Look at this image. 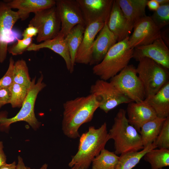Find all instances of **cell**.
<instances>
[{
	"label": "cell",
	"instance_id": "obj_11",
	"mask_svg": "<svg viewBox=\"0 0 169 169\" xmlns=\"http://www.w3.org/2000/svg\"><path fill=\"white\" fill-rule=\"evenodd\" d=\"M133 32L129 37V43L131 48L150 44L156 39L166 35L161 28L156 25L150 16L146 15L134 25Z\"/></svg>",
	"mask_w": 169,
	"mask_h": 169
},
{
	"label": "cell",
	"instance_id": "obj_22",
	"mask_svg": "<svg viewBox=\"0 0 169 169\" xmlns=\"http://www.w3.org/2000/svg\"><path fill=\"white\" fill-rule=\"evenodd\" d=\"M144 101L155 110L158 117H169V81L155 95L146 98Z\"/></svg>",
	"mask_w": 169,
	"mask_h": 169
},
{
	"label": "cell",
	"instance_id": "obj_41",
	"mask_svg": "<svg viewBox=\"0 0 169 169\" xmlns=\"http://www.w3.org/2000/svg\"><path fill=\"white\" fill-rule=\"evenodd\" d=\"M159 169H163V168H162Z\"/></svg>",
	"mask_w": 169,
	"mask_h": 169
},
{
	"label": "cell",
	"instance_id": "obj_16",
	"mask_svg": "<svg viewBox=\"0 0 169 169\" xmlns=\"http://www.w3.org/2000/svg\"><path fill=\"white\" fill-rule=\"evenodd\" d=\"M105 23L94 41L90 65H96L103 59L110 48L117 42L116 36Z\"/></svg>",
	"mask_w": 169,
	"mask_h": 169
},
{
	"label": "cell",
	"instance_id": "obj_9",
	"mask_svg": "<svg viewBox=\"0 0 169 169\" xmlns=\"http://www.w3.org/2000/svg\"><path fill=\"white\" fill-rule=\"evenodd\" d=\"M99 103V108L106 113L123 104L133 101L125 95L110 82L100 79L97 80L90 89Z\"/></svg>",
	"mask_w": 169,
	"mask_h": 169
},
{
	"label": "cell",
	"instance_id": "obj_12",
	"mask_svg": "<svg viewBox=\"0 0 169 169\" xmlns=\"http://www.w3.org/2000/svg\"><path fill=\"white\" fill-rule=\"evenodd\" d=\"M60 19V32L65 37L70 30L79 24L85 25L83 14L77 0H56Z\"/></svg>",
	"mask_w": 169,
	"mask_h": 169
},
{
	"label": "cell",
	"instance_id": "obj_24",
	"mask_svg": "<svg viewBox=\"0 0 169 169\" xmlns=\"http://www.w3.org/2000/svg\"><path fill=\"white\" fill-rule=\"evenodd\" d=\"M166 119L157 117L142 126L139 132L144 147L154 141Z\"/></svg>",
	"mask_w": 169,
	"mask_h": 169
},
{
	"label": "cell",
	"instance_id": "obj_32",
	"mask_svg": "<svg viewBox=\"0 0 169 169\" xmlns=\"http://www.w3.org/2000/svg\"><path fill=\"white\" fill-rule=\"evenodd\" d=\"M17 42L8 48L7 51L13 55L21 54L26 51L32 43V38L20 39H17Z\"/></svg>",
	"mask_w": 169,
	"mask_h": 169
},
{
	"label": "cell",
	"instance_id": "obj_34",
	"mask_svg": "<svg viewBox=\"0 0 169 169\" xmlns=\"http://www.w3.org/2000/svg\"><path fill=\"white\" fill-rule=\"evenodd\" d=\"M11 98V92L10 87L0 89V108L10 103Z\"/></svg>",
	"mask_w": 169,
	"mask_h": 169
},
{
	"label": "cell",
	"instance_id": "obj_1",
	"mask_svg": "<svg viewBox=\"0 0 169 169\" xmlns=\"http://www.w3.org/2000/svg\"><path fill=\"white\" fill-rule=\"evenodd\" d=\"M99 103L93 95L67 100L63 104L62 130L65 135L71 139L80 137L79 128L91 121L99 108Z\"/></svg>",
	"mask_w": 169,
	"mask_h": 169
},
{
	"label": "cell",
	"instance_id": "obj_39",
	"mask_svg": "<svg viewBox=\"0 0 169 169\" xmlns=\"http://www.w3.org/2000/svg\"><path fill=\"white\" fill-rule=\"evenodd\" d=\"M0 169H16V165L15 162L8 164L7 163L0 166Z\"/></svg>",
	"mask_w": 169,
	"mask_h": 169
},
{
	"label": "cell",
	"instance_id": "obj_40",
	"mask_svg": "<svg viewBox=\"0 0 169 169\" xmlns=\"http://www.w3.org/2000/svg\"><path fill=\"white\" fill-rule=\"evenodd\" d=\"M159 6L169 4V0H156Z\"/></svg>",
	"mask_w": 169,
	"mask_h": 169
},
{
	"label": "cell",
	"instance_id": "obj_4",
	"mask_svg": "<svg viewBox=\"0 0 169 169\" xmlns=\"http://www.w3.org/2000/svg\"><path fill=\"white\" fill-rule=\"evenodd\" d=\"M129 37L117 42L109 49L98 64L92 68L93 73L100 79L107 81L116 75L129 64L133 58V48L130 47Z\"/></svg>",
	"mask_w": 169,
	"mask_h": 169
},
{
	"label": "cell",
	"instance_id": "obj_37",
	"mask_svg": "<svg viewBox=\"0 0 169 169\" xmlns=\"http://www.w3.org/2000/svg\"><path fill=\"white\" fill-rule=\"evenodd\" d=\"M146 6L150 10L154 11L158 9L160 6L156 0H148Z\"/></svg>",
	"mask_w": 169,
	"mask_h": 169
},
{
	"label": "cell",
	"instance_id": "obj_38",
	"mask_svg": "<svg viewBox=\"0 0 169 169\" xmlns=\"http://www.w3.org/2000/svg\"><path fill=\"white\" fill-rule=\"evenodd\" d=\"M3 142L0 141V166L6 163V157L3 150Z\"/></svg>",
	"mask_w": 169,
	"mask_h": 169
},
{
	"label": "cell",
	"instance_id": "obj_29",
	"mask_svg": "<svg viewBox=\"0 0 169 169\" xmlns=\"http://www.w3.org/2000/svg\"><path fill=\"white\" fill-rule=\"evenodd\" d=\"M10 88L11 92L10 104L12 107L13 108L21 107L27 95L29 89L14 83Z\"/></svg>",
	"mask_w": 169,
	"mask_h": 169
},
{
	"label": "cell",
	"instance_id": "obj_14",
	"mask_svg": "<svg viewBox=\"0 0 169 169\" xmlns=\"http://www.w3.org/2000/svg\"><path fill=\"white\" fill-rule=\"evenodd\" d=\"M143 58L151 59L163 67L169 69V49L161 38L150 44L134 49L133 58L138 61Z\"/></svg>",
	"mask_w": 169,
	"mask_h": 169
},
{
	"label": "cell",
	"instance_id": "obj_36",
	"mask_svg": "<svg viewBox=\"0 0 169 169\" xmlns=\"http://www.w3.org/2000/svg\"><path fill=\"white\" fill-rule=\"evenodd\" d=\"M48 165L44 164L39 169H47ZM16 169H31L26 166L23 162L22 158L19 156L18 157V163L16 165Z\"/></svg>",
	"mask_w": 169,
	"mask_h": 169
},
{
	"label": "cell",
	"instance_id": "obj_17",
	"mask_svg": "<svg viewBox=\"0 0 169 169\" xmlns=\"http://www.w3.org/2000/svg\"><path fill=\"white\" fill-rule=\"evenodd\" d=\"M128 104L126 112L129 122L139 132L144 124L157 117L154 109L144 100Z\"/></svg>",
	"mask_w": 169,
	"mask_h": 169
},
{
	"label": "cell",
	"instance_id": "obj_27",
	"mask_svg": "<svg viewBox=\"0 0 169 169\" xmlns=\"http://www.w3.org/2000/svg\"><path fill=\"white\" fill-rule=\"evenodd\" d=\"M119 158L114 152L105 148L93 160L91 169H115Z\"/></svg>",
	"mask_w": 169,
	"mask_h": 169
},
{
	"label": "cell",
	"instance_id": "obj_18",
	"mask_svg": "<svg viewBox=\"0 0 169 169\" xmlns=\"http://www.w3.org/2000/svg\"><path fill=\"white\" fill-rule=\"evenodd\" d=\"M106 24L109 30L116 37L117 42L129 36L133 29L124 15L117 0H114Z\"/></svg>",
	"mask_w": 169,
	"mask_h": 169
},
{
	"label": "cell",
	"instance_id": "obj_31",
	"mask_svg": "<svg viewBox=\"0 0 169 169\" xmlns=\"http://www.w3.org/2000/svg\"><path fill=\"white\" fill-rule=\"evenodd\" d=\"M153 143L158 149H169V117L166 118L160 132Z\"/></svg>",
	"mask_w": 169,
	"mask_h": 169
},
{
	"label": "cell",
	"instance_id": "obj_6",
	"mask_svg": "<svg viewBox=\"0 0 169 169\" xmlns=\"http://www.w3.org/2000/svg\"><path fill=\"white\" fill-rule=\"evenodd\" d=\"M43 79V76L42 74L36 83H35V77L32 80L27 95L20 110L15 116L8 118L0 115L1 128H8L11 124L22 121L27 122L33 129H36L38 127L39 124L35 115L34 107L38 93L46 86L42 82Z\"/></svg>",
	"mask_w": 169,
	"mask_h": 169
},
{
	"label": "cell",
	"instance_id": "obj_25",
	"mask_svg": "<svg viewBox=\"0 0 169 169\" xmlns=\"http://www.w3.org/2000/svg\"><path fill=\"white\" fill-rule=\"evenodd\" d=\"M156 148L153 143L139 151L120 155L115 169H132L139 163L147 152Z\"/></svg>",
	"mask_w": 169,
	"mask_h": 169
},
{
	"label": "cell",
	"instance_id": "obj_7",
	"mask_svg": "<svg viewBox=\"0 0 169 169\" xmlns=\"http://www.w3.org/2000/svg\"><path fill=\"white\" fill-rule=\"evenodd\" d=\"M110 82L134 102H141L145 99L143 86L132 64L126 66L111 78Z\"/></svg>",
	"mask_w": 169,
	"mask_h": 169
},
{
	"label": "cell",
	"instance_id": "obj_23",
	"mask_svg": "<svg viewBox=\"0 0 169 169\" xmlns=\"http://www.w3.org/2000/svg\"><path fill=\"white\" fill-rule=\"evenodd\" d=\"M85 25L79 24L73 27L65 37L69 48L71 63L70 72H73L77 52L81 43L85 30Z\"/></svg>",
	"mask_w": 169,
	"mask_h": 169
},
{
	"label": "cell",
	"instance_id": "obj_33",
	"mask_svg": "<svg viewBox=\"0 0 169 169\" xmlns=\"http://www.w3.org/2000/svg\"><path fill=\"white\" fill-rule=\"evenodd\" d=\"M14 64L13 59L11 57L8 69L4 75L0 79V89L10 87L13 83V70Z\"/></svg>",
	"mask_w": 169,
	"mask_h": 169
},
{
	"label": "cell",
	"instance_id": "obj_26",
	"mask_svg": "<svg viewBox=\"0 0 169 169\" xmlns=\"http://www.w3.org/2000/svg\"><path fill=\"white\" fill-rule=\"evenodd\" d=\"M143 157L150 164L151 169H159L169 166V149H153Z\"/></svg>",
	"mask_w": 169,
	"mask_h": 169
},
{
	"label": "cell",
	"instance_id": "obj_19",
	"mask_svg": "<svg viewBox=\"0 0 169 169\" xmlns=\"http://www.w3.org/2000/svg\"><path fill=\"white\" fill-rule=\"evenodd\" d=\"M11 9H17L19 19H27L31 13L49 8L55 5L54 0H13L6 2Z\"/></svg>",
	"mask_w": 169,
	"mask_h": 169
},
{
	"label": "cell",
	"instance_id": "obj_28",
	"mask_svg": "<svg viewBox=\"0 0 169 169\" xmlns=\"http://www.w3.org/2000/svg\"><path fill=\"white\" fill-rule=\"evenodd\" d=\"M13 80L16 83L29 89L31 81L29 75L28 66L25 61L18 60L14 63L13 70Z\"/></svg>",
	"mask_w": 169,
	"mask_h": 169
},
{
	"label": "cell",
	"instance_id": "obj_35",
	"mask_svg": "<svg viewBox=\"0 0 169 169\" xmlns=\"http://www.w3.org/2000/svg\"><path fill=\"white\" fill-rule=\"evenodd\" d=\"M38 33V30L36 28L28 24V27L24 30L22 33V36L23 38H32L37 35Z\"/></svg>",
	"mask_w": 169,
	"mask_h": 169
},
{
	"label": "cell",
	"instance_id": "obj_15",
	"mask_svg": "<svg viewBox=\"0 0 169 169\" xmlns=\"http://www.w3.org/2000/svg\"><path fill=\"white\" fill-rule=\"evenodd\" d=\"M105 23L95 22L86 26L81 43L76 54L75 63L90 64L92 59L93 46L95 37Z\"/></svg>",
	"mask_w": 169,
	"mask_h": 169
},
{
	"label": "cell",
	"instance_id": "obj_13",
	"mask_svg": "<svg viewBox=\"0 0 169 169\" xmlns=\"http://www.w3.org/2000/svg\"><path fill=\"white\" fill-rule=\"evenodd\" d=\"M86 26L95 22L107 23L114 0H77Z\"/></svg>",
	"mask_w": 169,
	"mask_h": 169
},
{
	"label": "cell",
	"instance_id": "obj_8",
	"mask_svg": "<svg viewBox=\"0 0 169 169\" xmlns=\"http://www.w3.org/2000/svg\"><path fill=\"white\" fill-rule=\"evenodd\" d=\"M34 13V16L29 25L38 30L37 42L53 39L58 35L61 30V24L55 5Z\"/></svg>",
	"mask_w": 169,
	"mask_h": 169
},
{
	"label": "cell",
	"instance_id": "obj_2",
	"mask_svg": "<svg viewBox=\"0 0 169 169\" xmlns=\"http://www.w3.org/2000/svg\"><path fill=\"white\" fill-rule=\"evenodd\" d=\"M79 137L78 151L68 166L71 169H88L109 140L106 123L97 129L90 126Z\"/></svg>",
	"mask_w": 169,
	"mask_h": 169
},
{
	"label": "cell",
	"instance_id": "obj_3",
	"mask_svg": "<svg viewBox=\"0 0 169 169\" xmlns=\"http://www.w3.org/2000/svg\"><path fill=\"white\" fill-rule=\"evenodd\" d=\"M126 111L120 109L108 132V139L114 141V153L117 155L139 151L144 148L138 131L129 122Z\"/></svg>",
	"mask_w": 169,
	"mask_h": 169
},
{
	"label": "cell",
	"instance_id": "obj_20",
	"mask_svg": "<svg viewBox=\"0 0 169 169\" xmlns=\"http://www.w3.org/2000/svg\"><path fill=\"white\" fill-rule=\"evenodd\" d=\"M44 48L52 50L62 57L65 61L67 70L70 72L71 67L70 56L65 37L63 34L59 32L53 39L46 40L38 44L32 43L27 51H36Z\"/></svg>",
	"mask_w": 169,
	"mask_h": 169
},
{
	"label": "cell",
	"instance_id": "obj_21",
	"mask_svg": "<svg viewBox=\"0 0 169 169\" xmlns=\"http://www.w3.org/2000/svg\"><path fill=\"white\" fill-rule=\"evenodd\" d=\"M125 17L133 28L135 23L146 15V8L148 0H117Z\"/></svg>",
	"mask_w": 169,
	"mask_h": 169
},
{
	"label": "cell",
	"instance_id": "obj_30",
	"mask_svg": "<svg viewBox=\"0 0 169 169\" xmlns=\"http://www.w3.org/2000/svg\"><path fill=\"white\" fill-rule=\"evenodd\" d=\"M155 24L161 28L169 23V4L160 5L150 16Z\"/></svg>",
	"mask_w": 169,
	"mask_h": 169
},
{
	"label": "cell",
	"instance_id": "obj_5",
	"mask_svg": "<svg viewBox=\"0 0 169 169\" xmlns=\"http://www.w3.org/2000/svg\"><path fill=\"white\" fill-rule=\"evenodd\" d=\"M136 72L144 87L145 98L156 94L168 81L167 69L153 60L140 59Z\"/></svg>",
	"mask_w": 169,
	"mask_h": 169
},
{
	"label": "cell",
	"instance_id": "obj_10",
	"mask_svg": "<svg viewBox=\"0 0 169 169\" xmlns=\"http://www.w3.org/2000/svg\"><path fill=\"white\" fill-rule=\"evenodd\" d=\"M19 19L17 12L12 10L6 2H0V63L6 58L8 44L18 38V34L12 28Z\"/></svg>",
	"mask_w": 169,
	"mask_h": 169
}]
</instances>
